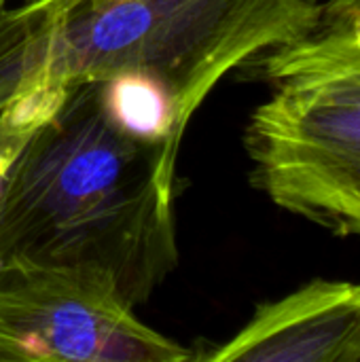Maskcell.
Here are the masks:
<instances>
[{
    "label": "cell",
    "mask_w": 360,
    "mask_h": 362,
    "mask_svg": "<svg viewBox=\"0 0 360 362\" xmlns=\"http://www.w3.org/2000/svg\"><path fill=\"white\" fill-rule=\"evenodd\" d=\"M178 148L129 123L106 83L68 85L4 174L0 269H76L149 301L178 265Z\"/></svg>",
    "instance_id": "1"
},
{
    "label": "cell",
    "mask_w": 360,
    "mask_h": 362,
    "mask_svg": "<svg viewBox=\"0 0 360 362\" xmlns=\"http://www.w3.org/2000/svg\"><path fill=\"white\" fill-rule=\"evenodd\" d=\"M320 17L323 0H59L32 13L23 66L38 85H132L182 140L225 76Z\"/></svg>",
    "instance_id": "2"
},
{
    "label": "cell",
    "mask_w": 360,
    "mask_h": 362,
    "mask_svg": "<svg viewBox=\"0 0 360 362\" xmlns=\"http://www.w3.org/2000/svg\"><path fill=\"white\" fill-rule=\"evenodd\" d=\"M272 91L248 117V180L280 210L360 238V19L323 13L238 70Z\"/></svg>",
    "instance_id": "3"
},
{
    "label": "cell",
    "mask_w": 360,
    "mask_h": 362,
    "mask_svg": "<svg viewBox=\"0 0 360 362\" xmlns=\"http://www.w3.org/2000/svg\"><path fill=\"white\" fill-rule=\"evenodd\" d=\"M108 282L76 269H0V361L185 362Z\"/></svg>",
    "instance_id": "4"
},
{
    "label": "cell",
    "mask_w": 360,
    "mask_h": 362,
    "mask_svg": "<svg viewBox=\"0 0 360 362\" xmlns=\"http://www.w3.org/2000/svg\"><path fill=\"white\" fill-rule=\"evenodd\" d=\"M210 362H360V282L314 278L257 305L225 344L195 354Z\"/></svg>",
    "instance_id": "5"
},
{
    "label": "cell",
    "mask_w": 360,
    "mask_h": 362,
    "mask_svg": "<svg viewBox=\"0 0 360 362\" xmlns=\"http://www.w3.org/2000/svg\"><path fill=\"white\" fill-rule=\"evenodd\" d=\"M64 89L66 87L36 85L0 108V187L15 155L34 129L51 117Z\"/></svg>",
    "instance_id": "6"
},
{
    "label": "cell",
    "mask_w": 360,
    "mask_h": 362,
    "mask_svg": "<svg viewBox=\"0 0 360 362\" xmlns=\"http://www.w3.org/2000/svg\"><path fill=\"white\" fill-rule=\"evenodd\" d=\"M11 4V0H0V108L28 89L21 74V51L32 15Z\"/></svg>",
    "instance_id": "7"
},
{
    "label": "cell",
    "mask_w": 360,
    "mask_h": 362,
    "mask_svg": "<svg viewBox=\"0 0 360 362\" xmlns=\"http://www.w3.org/2000/svg\"><path fill=\"white\" fill-rule=\"evenodd\" d=\"M360 11V0H325L323 13H352Z\"/></svg>",
    "instance_id": "8"
},
{
    "label": "cell",
    "mask_w": 360,
    "mask_h": 362,
    "mask_svg": "<svg viewBox=\"0 0 360 362\" xmlns=\"http://www.w3.org/2000/svg\"><path fill=\"white\" fill-rule=\"evenodd\" d=\"M55 2H59V0H19V8L25 13H36V11H45V8L53 6Z\"/></svg>",
    "instance_id": "9"
}]
</instances>
